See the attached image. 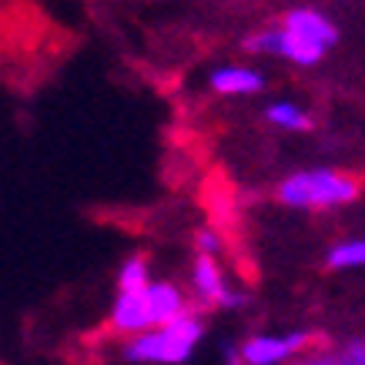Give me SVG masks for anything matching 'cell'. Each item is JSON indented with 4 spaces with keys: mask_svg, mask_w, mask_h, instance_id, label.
I'll return each mask as SVG.
<instances>
[{
    "mask_svg": "<svg viewBox=\"0 0 365 365\" xmlns=\"http://www.w3.org/2000/svg\"><path fill=\"white\" fill-rule=\"evenodd\" d=\"M339 365H365V339H349V342L335 352Z\"/></svg>",
    "mask_w": 365,
    "mask_h": 365,
    "instance_id": "obj_12",
    "label": "cell"
},
{
    "mask_svg": "<svg viewBox=\"0 0 365 365\" xmlns=\"http://www.w3.org/2000/svg\"><path fill=\"white\" fill-rule=\"evenodd\" d=\"M148 309H151V325H155V329L181 319L185 312H191L185 292H181L175 282H151V285H148Z\"/></svg>",
    "mask_w": 365,
    "mask_h": 365,
    "instance_id": "obj_8",
    "label": "cell"
},
{
    "mask_svg": "<svg viewBox=\"0 0 365 365\" xmlns=\"http://www.w3.org/2000/svg\"><path fill=\"white\" fill-rule=\"evenodd\" d=\"M155 278H151V265H148L144 255H131L121 265V272H118V292H141Z\"/></svg>",
    "mask_w": 365,
    "mask_h": 365,
    "instance_id": "obj_11",
    "label": "cell"
},
{
    "mask_svg": "<svg viewBox=\"0 0 365 365\" xmlns=\"http://www.w3.org/2000/svg\"><path fill=\"white\" fill-rule=\"evenodd\" d=\"M208 84L215 94H225V98H248V94H258L265 88V78H262V71H255L248 64H225L218 71H211Z\"/></svg>",
    "mask_w": 365,
    "mask_h": 365,
    "instance_id": "obj_7",
    "label": "cell"
},
{
    "mask_svg": "<svg viewBox=\"0 0 365 365\" xmlns=\"http://www.w3.org/2000/svg\"><path fill=\"white\" fill-rule=\"evenodd\" d=\"M195 248H198V255H215V258H218V252H222V238L211 232V228H201V232L195 235Z\"/></svg>",
    "mask_w": 365,
    "mask_h": 365,
    "instance_id": "obj_13",
    "label": "cell"
},
{
    "mask_svg": "<svg viewBox=\"0 0 365 365\" xmlns=\"http://www.w3.org/2000/svg\"><path fill=\"white\" fill-rule=\"evenodd\" d=\"M265 121L272 128H282V131H292V134H302V131H312V114L295 104V101H272L265 108Z\"/></svg>",
    "mask_w": 365,
    "mask_h": 365,
    "instance_id": "obj_9",
    "label": "cell"
},
{
    "mask_svg": "<svg viewBox=\"0 0 365 365\" xmlns=\"http://www.w3.org/2000/svg\"><path fill=\"white\" fill-rule=\"evenodd\" d=\"M201 339H205V322L195 312H185L181 319L168 322V325L131 335L121 355L124 362L134 365H181L195 355Z\"/></svg>",
    "mask_w": 365,
    "mask_h": 365,
    "instance_id": "obj_2",
    "label": "cell"
},
{
    "mask_svg": "<svg viewBox=\"0 0 365 365\" xmlns=\"http://www.w3.org/2000/svg\"><path fill=\"white\" fill-rule=\"evenodd\" d=\"M339 44V27L329 14L315 7H292L272 27H258L245 37L248 54H272L282 61H292L299 67H312L325 61V54Z\"/></svg>",
    "mask_w": 365,
    "mask_h": 365,
    "instance_id": "obj_1",
    "label": "cell"
},
{
    "mask_svg": "<svg viewBox=\"0 0 365 365\" xmlns=\"http://www.w3.org/2000/svg\"><path fill=\"white\" fill-rule=\"evenodd\" d=\"M191 288L201 299V305H208V309H238L245 302L242 292H235L228 285V278H225L215 255H198L195 258V265H191Z\"/></svg>",
    "mask_w": 365,
    "mask_h": 365,
    "instance_id": "obj_5",
    "label": "cell"
},
{
    "mask_svg": "<svg viewBox=\"0 0 365 365\" xmlns=\"http://www.w3.org/2000/svg\"><path fill=\"white\" fill-rule=\"evenodd\" d=\"M362 195L359 178L335 171V168H309V171H295L278 181L275 198L285 208H299V211H329V208H342L352 205Z\"/></svg>",
    "mask_w": 365,
    "mask_h": 365,
    "instance_id": "obj_3",
    "label": "cell"
},
{
    "mask_svg": "<svg viewBox=\"0 0 365 365\" xmlns=\"http://www.w3.org/2000/svg\"><path fill=\"white\" fill-rule=\"evenodd\" d=\"M299 365H339V359H335L332 352H315V355H309V359L299 362Z\"/></svg>",
    "mask_w": 365,
    "mask_h": 365,
    "instance_id": "obj_14",
    "label": "cell"
},
{
    "mask_svg": "<svg viewBox=\"0 0 365 365\" xmlns=\"http://www.w3.org/2000/svg\"><path fill=\"white\" fill-rule=\"evenodd\" d=\"M325 265L332 272H352V268H365V238H345V242L332 245L325 255Z\"/></svg>",
    "mask_w": 365,
    "mask_h": 365,
    "instance_id": "obj_10",
    "label": "cell"
},
{
    "mask_svg": "<svg viewBox=\"0 0 365 365\" xmlns=\"http://www.w3.org/2000/svg\"><path fill=\"white\" fill-rule=\"evenodd\" d=\"M111 329L128 335V339L155 329L151 325V309H148V288H141V292H118L111 309Z\"/></svg>",
    "mask_w": 365,
    "mask_h": 365,
    "instance_id": "obj_6",
    "label": "cell"
},
{
    "mask_svg": "<svg viewBox=\"0 0 365 365\" xmlns=\"http://www.w3.org/2000/svg\"><path fill=\"white\" fill-rule=\"evenodd\" d=\"M315 332H282V335H252L238 345L242 365H282L288 359L312 349Z\"/></svg>",
    "mask_w": 365,
    "mask_h": 365,
    "instance_id": "obj_4",
    "label": "cell"
}]
</instances>
